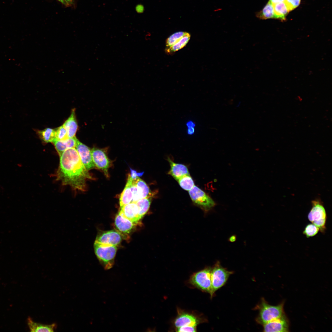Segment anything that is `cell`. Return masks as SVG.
<instances>
[{
	"label": "cell",
	"mask_w": 332,
	"mask_h": 332,
	"mask_svg": "<svg viewBox=\"0 0 332 332\" xmlns=\"http://www.w3.org/2000/svg\"><path fill=\"white\" fill-rule=\"evenodd\" d=\"M137 189L140 199L150 196L151 192L146 183L140 177L135 180Z\"/></svg>",
	"instance_id": "23"
},
{
	"label": "cell",
	"mask_w": 332,
	"mask_h": 332,
	"mask_svg": "<svg viewBox=\"0 0 332 332\" xmlns=\"http://www.w3.org/2000/svg\"><path fill=\"white\" fill-rule=\"evenodd\" d=\"M177 331L180 332H196V327L184 326L177 328Z\"/></svg>",
	"instance_id": "31"
},
{
	"label": "cell",
	"mask_w": 332,
	"mask_h": 332,
	"mask_svg": "<svg viewBox=\"0 0 332 332\" xmlns=\"http://www.w3.org/2000/svg\"><path fill=\"white\" fill-rule=\"evenodd\" d=\"M136 10L138 12L142 13L144 10V7L142 5H139L136 7Z\"/></svg>",
	"instance_id": "35"
},
{
	"label": "cell",
	"mask_w": 332,
	"mask_h": 332,
	"mask_svg": "<svg viewBox=\"0 0 332 332\" xmlns=\"http://www.w3.org/2000/svg\"><path fill=\"white\" fill-rule=\"evenodd\" d=\"M264 332H288L289 323L285 314L281 317L266 323L263 325Z\"/></svg>",
	"instance_id": "10"
},
{
	"label": "cell",
	"mask_w": 332,
	"mask_h": 332,
	"mask_svg": "<svg viewBox=\"0 0 332 332\" xmlns=\"http://www.w3.org/2000/svg\"><path fill=\"white\" fill-rule=\"evenodd\" d=\"M284 0H269V1L272 4L275 3L281 2H284Z\"/></svg>",
	"instance_id": "36"
},
{
	"label": "cell",
	"mask_w": 332,
	"mask_h": 332,
	"mask_svg": "<svg viewBox=\"0 0 332 332\" xmlns=\"http://www.w3.org/2000/svg\"><path fill=\"white\" fill-rule=\"evenodd\" d=\"M119 213L136 224L141 219L139 215L138 208L135 202H132L121 207Z\"/></svg>",
	"instance_id": "12"
},
{
	"label": "cell",
	"mask_w": 332,
	"mask_h": 332,
	"mask_svg": "<svg viewBox=\"0 0 332 332\" xmlns=\"http://www.w3.org/2000/svg\"><path fill=\"white\" fill-rule=\"evenodd\" d=\"M132 194L130 187V180L128 177L127 182L119 199L120 207L128 204L132 202Z\"/></svg>",
	"instance_id": "19"
},
{
	"label": "cell",
	"mask_w": 332,
	"mask_h": 332,
	"mask_svg": "<svg viewBox=\"0 0 332 332\" xmlns=\"http://www.w3.org/2000/svg\"><path fill=\"white\" fill-rule=\"evenodd\" d=\"M115 224L117 231L122 236L129 234L136 224L124 217L119 213L116 216Z\"/></svg>",
	"instance_id": "13"
},
{
	"label": "cell",
	"mask_w": 332,
	"mask_h": 332,
	"mask_svg": "<svg viewBox=\"0 0 332 332\" xmlns=\"http://www.w3.org/2000/svg\"><path fill=\"white\" fill-rule=\"evenodd\" d=\"M233 272L229 271L221 266L217 261L211 268V280L212 290L214 294L218 290L224 285Z\"/></svg>",
	"instance_id": "7"
},
{
	"label": "cell",
	"mask_w": 332,
	"mask_h": 332,
	"mask_svg": "<svg viewBox=\"0 0 332 332\" xmlns=\"http://www.w3.org/2000/svg\"><path fill=\"white\" fill-rule=\"evenodd\" d=\"M93 161L98 168L101 169L107 177H109L108 170L111 162L106 154L105 150L93 148L91 149Z\"/></svg>",
	"instance_id": "8"
},
{
	"label": "cell",
	"mask_w": 332,
	"mask_h": 332,
	"mask_svg": "<svg viewBox=\"0 0 332 332\" xmlns=\"http://www.w3.org/2000/svg\"><path fill=\"white\" fill-rule=\"evenodd\" d=\"M301 0H284V2L288 10L290 11L297 7L300 3Z\"/></svg>",
	"instance_id": "30"
},
{
	"label": "cell",
	"mask_w": 332,
	"mask_h": 332,
	"mask_svg": "<svg viewBox=\"0 0 332 332\" xmlns=\"http://www.w3.org/2000/svg\"><path fill=\"white\" fill-rule=\"evenodd\" d=\"M235 237L234 236H231L230 238V241L231 242L234 241L235 240Z\"/></svg>",
	"instance_id": "37"
},
{
	"label": "cell",
	"mask_w": 332,
	"mask_h": 332,
	"mask_svg": "<svg viewBox=\"0 0 332 332\" xmlns=\"http://www.w3.org/2000/svg\"><path fill=\"white\" fill-rule=\"evenodd\" d=\"M177 181L181 188L186 191L190 190L195 185L194 181L190 174L184 175Z\"/></svg>",
	"instance_id": "26"
},
{
	"label": "cell",
	"mask_w": 332,
	"mask_h": 332,
	"mask_svg": "<svg viewBox=\"0 0 332 332\" xmlns=\"http://www.w3.org/2000/svg\"><path fill=\"white\" fill-rule=\"evenodd\" d=\"M57 0L59 2H61L62 4L64 5H65V2H64V0Z\"/></svg>",
	"instance_id": "38"
},
{
	"label": "cell",
	"mask_w": 332,
	"mask_h": 332,
	"mask_svg": "<svg viewBox=\"0 0 332 332\" xmlns=\"http://www.w3.org/2000/svg\"><path fill=\"white\" fill-rule=\"evenodd\" d=\"M40 137L46 143L52 142L56 139L55 129L47 128L37 131Z\"/></svg>",
	"instance_id": "25"
},
{
	"label": "cell",
	"mask_w": 332,
	"mask_h": 332,
	"mask_svg": "<svg viewBox=\"0 0 332 332\" xmlns=\"http://www.w3.org/2000/svg\"><path fill=\"white\" fill-rule=\"evenodd\" d=\"M151 201L152 198L149 196L140 199L135 202L138 208L139 215L141 219L149 210Z\"/></svg>",
	"instance_id": "24"
},
{
	"label": "cell",
	"mask_w": 332,
	"mask_h": 332,
	"mask_svg": "<svg viewBox=\"0 0 332 332\" xmlns=\"http://www.w3.org/2000/svg\"><path fill=\"white\" fill-rule=\"evenodd\" d=\"M190 34L187 32L176 44L170 47H166L165 49V52L168 54H170L181 49L186 45L190 40Z\"/></svg>",
	"instance_id": "22"
},
{
	"label": "cell",
	"mask_w": 332,
	"mask_h": 332,
	"mask_svg": "<svg viewBox=\"0 0 332 332\" xmlns=\"http://www.w3.org/2000/svg\"><path fill=\"white\" fill-rule=\"evenodd\" d=\"M199 322V320L194 315L183 312L180 314L176 318L174 325L176 328L184 326L196 327Z\"/></svg>",
	"instance_id": "14"
},
{
	"label": "cell",
	"mask_w": 332,
	"mask_h": 332,
	"mask_svg": "<svg viewBox=\"0 0 332 332\" xmlns=\"http://www.w3.org/2000/svg\"><path fill=\"white\" fill-rule=\"evenodd\" d=\"M319 231V228L315 225L309 224L306 226L303 233L306 237L309 238L315 235Z\"/></svg>",
	"instance_id": "28"
},
{
	"label": "cell",
	"mask_w": 332,
	"mask_h": 332,
	"mask_svg": "<svg viewBox=\"0 0 332 332\" xmlns=\"http://www.w3.org/2000/svg\"><path fill=\"white\" fill-rule=\"evenodd\" d=\"M55 129L56 131L55 140H63L69 138L67 132L63 125Z\"/></svg>",
	"instance_id": "29"
},
{
	"label": "cell",
	"mask_w": 332,
	"mask_h": 332,
	"mask_svg": "<svg viewBox=\"0 0 332 332\" xmlns=\"http://www.w3.org/2000/svg\"><path fill=\"white\" fill-rule=\"evenodd\" d=\"M188 191L193 203L205 211H209L215 206V203L213 199L195 185Z\"/></svg>",
	"instance_id": "6"
},
{
	"label": "cell",
	"mask_w": 332,
	"mask_h": 332,
	"mask_svg": "<svg viewBox=\"0 0 332 332\" xmlns=\"http://www.w3.org/2000/svg\"><path fill=\"white\" fill-rule=\"evenodd\" d=\"M188 128V133L189 135L192 134L194 132L195 124L191 121H190L187 123Z\"/></svg>",
	"instance_id": "33"
},
{
	"label": "cell",
	"mask_w": 332,
	"mask_h": 332,
	"mask_svg": "<svg viewBox=\"0 0 332 332\" xmlns=\"http://www.w3.org/2000/svg\"><path fill=\"white\" fill-rule=\"evenodd\" d=\"M130 170L131 172L130 174L129 175L133 180H136L138 177H140L142 176L144 173V172H138L135 170L132 169L131 168H130Z\"/></svg>",
	"instance_id": "32"
},
{
	"label": "cell",
	"mask_w": 332,
	"mask_h": 332,
	"mask_svg": "<svg viewBox=\"0 0 332 332\" xmlns=\"http://www.w3.org/2000/svg\"><path fill=\"white\" fill-rule=\"evenodd\" d=\"M261 300L259 305V314L256 319L259 323L263 325L285 314L283 309L284 302L276 306H273L269 304L264 298Z\"/></svg>",
	"instance_id": "2"
},
{
	"label": "cell",
	"mask_w": 332,
	"mask_h": 332,
	"mask_svg": "<svg viewBox=\"0 0 332 332\" xmlns=\"http://www.w3.org/2000/svg\"><path fill=\"white\" fill-rule=\"evenodd\" d=\"M186 32L179 31L172 34L166 41V47H170L178 42L186 33Z\"/></svg>",
	"instance_id": "27"
},
{
	"label": "cell",
	"mask_w": 332,
	"mask_h": 332,
	"mask_svg": "<svg viewBox=\"0 0 332 332\" xmlns=\"http://www.w3.org/2000/svg\"><path fill=\"white\" fill-rule=\"evenodd\" d=\"M275 18L285 21L289 11L284 2L273 4Z\"/></svg>",
	"instance_id": "21"
},
{
	"label": "cell",
	"mask_w": 332,
	"mask_h": 332,
	"mask_svg": "<svg viewBox=\"0 0 332 332\" xmlns=\"http://www.w3.org/2000/svg\"><path fill=\"white\" fill-rule=\"evenodd\" d=\"M168 160L169 162L170 169L168 174L172 176L176 180L181 177L190 174L187 167L185 165L174 163L169 158Z\"/></svg>",
	"instance_id": "15"
},
{
	"label": "cell",
	"mask_w": 332,
	"mask_h": 332,
	"mask_svg": "<svg viewBox=\"0 0 332 332\" xmlns=\"http://www.w3.org/2000/svg\"><path fill=\"white\" fill-rule=\"evenodd\" d=\"M211 268H207L194 273L190 279V283L202 290L209 293L211 298L214 296L211 280Z\"/></svg>",
	"instance_id": "5"
},
{
	"label": "cell",
	"mask_w": 332,
	"mask_h": 332,
	"mask_svg": "<svg viewBox=\"0 0 332 332\" xmlns=\"http://www.w3.org/2000/svg\"><path fill=\"white\" fill-rule=\"evenodd\" d=\"M95 254L99 261L105 270L112 268L117 250L116 246L107 245L94 242Z\"/></svg>",
	"instance_id": "3"
},
{
	"label": "cell",
	"mask_w": 332,
	"mask_h": 332,
	"mask_svg": "<svg viewBox=\"0 0 332 332\" xmlns=\"http://www.w3.org/2000/svg\"><path fill=\"white\" fill-rule=\"evenodd\" d=\"M57 180L63 185H68L74 190L86 189L87 179L92 177L82 163L75 148H68L60 157L56 173Z\"/></svg>",
	"instance_id": "1"
},
{
	"label": "cell",
	"mask_w": 332,
	"mask_h": 332,
	"mask_svg": "<svg viewBox=\"0 0 332 332\" xmlns=\"http://www.w3.org/2000/svg\"><path fill=\"white\" fill-rule=\"evenodd\" d=\"M75 148L82 163L87 170L89 171L96 168L93 160L91 149L89 147L78 140Z\"/></svg>",
	"instance_id": "9"
},
{
	"label": "cell",
	"mask_w": 332,
	"mask_h": 332,
	"mask_svg": "<svg viewBox=\"0 0 332 332\" xmlns=\"http://www.w3.org/2000/svg\"><path fill=\"white\" fill-rule=\"evenodd\" d=\"M75 111V109H73L70 116L63 125L67 132L69 138L75 136L78 128Z\"/></svg>",
	"instance_id": "17"
},
{
	"label": "cell",
	"mask_w": 332,
	"mask_h": 332,
	"mask_svg": "<svg viewBox=\"0 0 332 332\" xmlns=\"http://www.w3.org/2000/svg\"><path fill=\"white\" fill-rule=\"evenodd\" d=\"M312 208L308 214V219L317 227L320 231L324 233L326 229L327 215L322 202L319 200H313Z\"/></svg>",
	"instance_id": "4"
},
{
	"label": "cell",
	"mask_w": 332,
	"mask_h": 332,
	"mask_svg": "<svg viewBox=\"0 0 332 332\" xmlns=\"http://www.w3.org/2000/svg\"><path fill=\"white\" fill-rule=\"evenodd\" d=\"M121 241V234L117 231L111 230L99 234L95 242L102 244L117 246Z\"/></svg>",
	"instance_id": "11"
},
{
	"label": "cell",
	"mask_w": 332,
	"mask_h": 332,
	"mask_svg": "<svg viewBox=\"0 0 332 332\" xmlns=\"http://www.w3.org/2000/svg\"><path fill=\"white\" fill-rule=\"evenodd\" d=\"M78 139L75 136L63 140H55L52 143L60 157L66 149L75 148Z\"/></svg>",
	"instance_id": "16"
},
{
	"label": "cell",
	"mask_w": 332,
	"mask_h": 332,
	"mask_svg": "<svg viewBox=\"0 0 332 332\" xmlns=\"http://www.w3.org/2000/svg\"><path fill=\"white\" fill-rule=\"evenodd\" d=\"M27 324L31 332H53L57 327L55 323L50 325L38 323L34 322L30 317L27 319Z\"/></svg>",
	"instance_id": "18"
},
{
	"label": "cell",
	"mask_w": 332,
	"mask_h": 332,
	"mask_svg": "<svg viewBox=\"0 0 332 332\" xmlns=\"http://www.w3.org/2000/svg\"><path fill=\"white\" fill-rule=\"evenodd\" d=\"M65 5L67 7L70 6L73 4L74 0H64Z\"/></svg>",
	"instance_id": "34"
},
{
	"label": "cell",
	"mask_w": 332,
	"mask_h": 332,
	"mask_svg": "<svg viewBox=\"0 0 332 332\" xmlns=\"http://www.w3.org/2000/svg\"><path fill=\"white\" fill-rule=\"evenodd\" d=\"M256 16L261 19L275 18L273 4L269 1L262 10L256 13Z\"/></svg>",
	"instance_id": "20"
}]
</instances>
